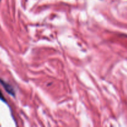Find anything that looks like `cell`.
I'll use <instances>...</instances> for the list:
<instances>
[{
    "mask_svg": "<svg viewBox=\"0 0 127 127\" xmlns=\"http://www.w3.org/2000/svg\"><path fill=\"white\" fill-rule=\"evenodd\" d=\"M0 1H1V0H0Z\"/></svg>",
    "mask_w": 127,
    "mask_h": 127,
    "instance_id": "obj_3",
    "label": "cell"
},
{
    "mask_svg": "<svg viewBox=\"0 0 127 127\" xmlns=\"http://www.w3.org/2000/svg\"><path fill=\"white\" fill-rule=\"evenodd\" d=\"M0 99H1L2 100H4L5 101L4 97V96H3V95H2V93H1V91H0Z\"/></svg>",
    "mask_w": 127,
    "mask_h": 127,
    "instance_id": "obj_2",
    "label": "cell"
},
{
    "mask_svg": "<svg viewBox=\"0 0 127 127\" xmlns=\"http://www.w3.org/2000/svg\"><path fill=\"white\" fill-rule=\"evenodd\" d=\"M1 84H2V86H4V89H6V91H7L9 94L13 95V96L15 95L14 90L13 88H12V87L11 86H10L9 84H7V83H5V82L2 81H1Z\"/></svg>",
    "mask_w": 127,
    "mask_h": 127,
    "instance_id": "obj_1",
    "label": "cell"
}]
</instances>
